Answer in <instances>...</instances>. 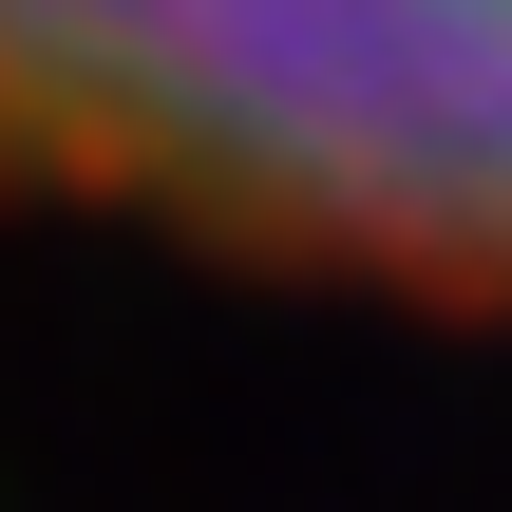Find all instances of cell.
Masks as SVG:
<instances>
[{
	"instance_id": "1",
	"label": "cell",
	"mask_w": 512,
	"mask_h": 512,
	"mask_svg": "<svg viewBox=\"0 0 512 512\" xmlns=\"http://www.w3.org/2000/svg\"><path fill=\"white\" fill-rule=\"evenodd\" d=\"M0 228L512 342V0H0Z\"/></svg>"
}]
</instances>
